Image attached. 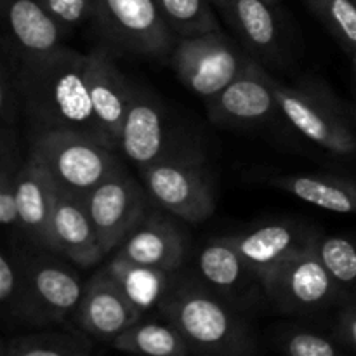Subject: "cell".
Listing matches in <instances>:
<instances>
[{
  "mask_svg": "<svg viewBox=\"0 0 356 356\" xmlns=\"http://www.w3.org/2000/svg\"><path fill=\"white\" fill-rule=\"evenodd\" d=\"M21 111L31 136L72 131L90 136L113 148L92 110L89 92V54L59 47L51 54L21 59Z\"/></svg>",
  "mask_w": 356,
  "mask_h": 356,
  "instance_id": "1",
  "label": "cell"
},
{
  "mask_svg": "<svg viewBox=\"0 0 356 356\" xmlns=\"http://www.w3.org/2000/svg\"><path fill=\"white\" fill-rule=\"evenodd\" d=\"M159 315L179 329L193 355L250 356L259 351L245 315L209 291L193 271H177Z\"/></svg>",
  "mask_w": 356,
  "mask_h": 356,
  "instance_id": "2",
  "label": "cell"
},
{
  "mask_svg": "<svg viewBox=\"0 0 356 356\" xmlns=\"http://www.w3.org/2000/svg\"><path fill=\"white\" fill-rule=\"evenodd\" d=\"M76 268L58 252L23 247V284L10 320L31 329L75 323L86 289Z\"/></svg>",
  "mask_w": 356,
  "mask_h": 356,
  "instance_id": "3",
  "label": "cell"
},
{
  "mask_svg": "<svg viewBox=\"0 0 356 356\" xmlns=\"http://www.w3.org/2000/svg\"><path fill=\"white\" fill-rule=\"evenodd\" d=\"M284 120L302 138L336 156H356V113L329 87L305 79L284 83L271 76Z\"/></svg>",
  "mask_w": 356,
  "mask_h": 356,
  "instance_id": "4",
  "label": "cell"
},
{
  "mask_svg": "<svg viewBox=\"0 0 356 356\" xmlns=\"http://www.w3.org/2000/svg\"><path fill=\"white\" fill-rule=\"evenodd\" d=\"M139 174L153 204L176 219L198 225L214 214V183L204 156L195 148L163 156L139 169Z\"/></svg>",
  "mask_w": 356,
  "mask_h": 356,
  "instance_id": "5",
  "label": "cell"
},
{
  "mask_svg": "<svg viewBox=\"0 0 356 356\" xmlns=\"http://www.w3.org/2000/svg\"><path fill=\"white\" fill-rule=\"evenodd\" d=\"M92 23L111 52L165 59L177 35L160 14L155 0H92Z\"/></svg>",
  "mask_w": 356,
  "mask_h": 356,
  "instance_id": "6",
  "label": "cell"
},
{
  "mask_svg": "<svg viewBox=\"0 0 356 356\" xmlns=\"http://www.w3.org/2000/svg\"><path fill=\"white\" fill-rule=\"evenodd\" d=\"M31 149L44 160L59 190L80 198L124 169L118 149L79 132L52 131L31 136Z\"/></svg>",
  "mask_w": 356,
  "mask_h": 356,
  "instance_id": "7",
  "label": "cell"
},
{
  "mask_svg": "<svg viewBox=\"0 0 356 356\" xmlns=\"http://www.w3.org/2000/svg\"><path fill=\"white\" fill-rule=\"evenodd\" d=\"M256 59L222 30L177 38L169 65L179 82L202 99L221 92Z\"/></svg>",
  "mask_w": 356,
  "mask_h": 356,
  "instance_id": "8",
  "label": "cell"
},
{
  "mask_svg": "<svg viewBox=\"0 0 356 356\" xmlns=\"http://www.w3.org/2000/svg\"><path fill=\"white\" fill-rule=\"evenodd\" d=\"M263 287L268 305L282 315L313 316L350 301L315 247L273 268L263 278Z\"/></svg>",
  "mask_w": 356,
  "mask_h": 356,
  "instance_id": "9",
  "label": "cell"
},
{
  "mask_svg": "<svg viewBox=\"0 0 356 356\" xmlns=\"http://www.w3.org/2000/svg\"><path fill=\"white\" fill-rule=\"evenodd\" d=\"M83 204L108 257L146 218L153 202L143 181L139 183L124 167L94 188L83 198Z\"/></svg>",
  "mask_w": 356,
  "mask_h": 356,
  "instance_id": "10",
  "label": "cell"
},
{
  "mask_svg": "<svg viewBox=\"0 0 356 356\" xmlns=\"http://www.w3.org/2000/svg\"><path fill=\"white\" fill-rule=\"evenodd\" d=\"M271 73L252 61L221 92L205 101L212 124L229 129H257L284 118Z\"/></svg>",
  "mask_w": 356,
  "mask_h": 356,
  "instance_id": "11",
  "label": "cell"
},
{
  "mask_svg": "<svg viewBox=\"0 0 356 356\" xmlns=\"http://www.w3.org/2000/svg\"><path fill=\"white\" fill-rule=\"evenodd\" d=\"M193 273L209 291L238 312L247 313L266 302L263 280L225 236L211 238L202 247Z\"/></svg>",
  "mask_w": 356,
  "mask_h": 356,
  "instance_id": "12",
  "label": "cell"
},
{
  "mask_svg": "<svg viewBox=\"0 0 356 356\" xmlns=\"http://www.w3.org/2000/svg\"><path fill=\"white\" fill-rule=\"evenodd\" d=\"M186 148L177 145L167 125L165 108L149 90L134 86L131 106L120 131L118 152L138 169L152 165L160 159Z\"/></svg>",
  "mask_w": 356,
  "mask_h": 356,
  "instance_id": "13",
  "label": "cell"
},
{
  "mask_svg": "<svg viewBox=\"0 0 356 356\" xmlns=\"http://www.w3.org/2000/svg\"><path fill=\"white\" fill-rule=\"evenodd\" d=\"M322 233L305 222L271 221L242 233L226 235L247 266L263 280L273 268L313 249Z\"/></svg>",
  "mask_w": 356,
  "mask_h": 356,
  "instance_id": "14",
  "label": "cell"
},
{
  "mask_svg": "<svg viewBox=\"0 0 356 356\" xmlns=\"http://www.w3.org/2000/svg\"><path fill=\"white\" fill-rule=\"evenodd\" d=\"M58 190L45 162L30 148L16 186L17 238L24 247L51 250V219Z\"/></svg>",
  "mask_w": 356,
  "mask_h": 356,
  "instance_id": "15",
  "label": "cell"
},
{
  "mask_svg": "<svg viewBox=\"0 0 356 356\" xmlns=\"http://www.w3.org/2000/svg\"><path fill=\"white\" fill-rule=\"evenodd\" d=\"M278 6L266 0H226L221 14L236 42L263 66H280L287 52V35Z\"/></svg>",
  "mask_w": 356,
  "mask_h": 356,
  "instance_id": "16",
  "label": "cell"
},
{
  "mask_svg": "<svg viewBox=\"0 0 356 356\" xmlns=\"http://www.w3.org/2000/svg\"><path fill=\"white\" fill-rule=\"evenodd\" d=\"M141 318H145L143 313L129 301L106 268L87 278L75 315L76 327L94 339L111 344Z\"/></svg>",
  "mask_w": 356,
  "mask_h": 356,
  "instance_id": "17",
  "label": "cell"
},
{
  "mask_svg": "<svg viewBox=\"0 0 356 356\" xmlns=\"http://www.w3.org/2000/svg\"><path fill=\"white\" fill-rule=\"evenodd\" d=\"M170 216L172 214L153 204L146 218L111 256L167 271L183 270L188 240Z\"/></svg>",
  "mask_w": 356,
  "mask_h": 356,
  "instance_id": "18",
  "label": "cell"
},
{
  "mask_svg": "<svg viewBox=\"0 0 356 356\" xmlns=\"http://www.w3.org/2000/svg\"><path fill=\"white\" fill-rule=\"evenodd\" d=\"M134 86L136 83L118 70L110 49L101 45L89 52V92L92 110L115 149H118V139L131 106Z\"/></svg>",
  "mask_w": 356,
  "mask_h": 356,
  "instance_id": "19",
  "label": "cell"
},
{
  "mask_svg": "<svg viewBox=\"0 0 356 356\" xmlns=\"http://www.w3.org/2000/svg\"><path fill=\"white\" fill-rule=\"evenodd\" d=\"M51 250L83 270L106 259L83 198L63 190H58L51 219Z\"/></svg>",
  "mask_w": 356,
  "mask_h": 356,
  "instance_id": "20",
  "label": "cell"
},
{
  "mask_svg": "<svg viewBox=\"0 0 356 356\" xmlns=\"http://www.w3.org/2000/svg\"><path fill=\"white\" fill-rule=\"evenodd\" d=\"M6 38L19 59L38 58L63 47L65 28L38 0H0Z\"/></svg>",
  "mask_w": 356,
  "mask_h": 356,
  "instance_id": "21",
  "label": "cell"
},
{
  "mask_svg": "<svg viewBox=\"0 0 356 356\" xmlns=\"http://www.w3.org/2000/svg\"><path fill=\"white\" fill-rule=\"evenodd\" d=\"M270 184L315 207L356 214V181L336 174H280Z\"/></svg>",
  "mask_w": 356,
  "mask_h": 356,
  "instance_id": "22",
  "label": "cell"
},
{
  "mask_svg": "<svg viewBox=\"0 0 356 356\" xmlns=\"http://www.w3.org/2000/svg\"><path fill=\"white\" fill-rule=\"evenodd\" d=\"M104 268L110 271L122 292L143 313V316L148 315L153 309L159 312L177 273V271H167L146 266V264L131 263V261L115 256L106 257Z\"/></svg>",
  "mask_w": 356,
  "mask_h": 356,
  "instance_id": "23",
  "label": "cell"
},
{
  "mask_svg": "<svg viewBox=\"0 0 356 356\" xmlns=\"http://www.w3.org/2000/svg\"><path fill=\"white\" fill-rule=\"evenodd\" d=\"M94 351V337L72 325L40 327L28 334H19L0 344L2 356H89Z\"/></svg>",
  "mask_w": 356,
  "mask_h": 356,
  "instance_id": "24",
  "label": "cell"
},
{
  "mask_svg": "<svg viewBox=\"0 0 356 356\" xmlns=\"http://www.w3.org/2000/svg\"><path fill=\"white\" fill-rule=\"evenodd\" d=\"M118 351L148 356H188L193 355L183 334L169 320H139L111 343Z\"/></svg>",
  "mask_w": 356,
  "mask_h": 356,
  "instance_id": "25",
  "label": "cell"
},
{
  "mask_svg": "<svg viewBox=\"0 0 356 356\" xmlns=\"http://www.w3.org/2000/svg\"><path fill=\"white\" fill-rule=\"evenodd\" d=\"M21 165L16 127L0 129V222L14 240L17 238L16 186Z\"/></svg>",
  "mask_w": 356,
  "mask_h": 356,
  "instance_id": "26",
  "label": "cell"
},
{
  "mask_svg": "<svg viewBox=\"0 0 356 356\" xmlns=\"http://www.w3.org/2000/svg\"><path fill=\"white\" fill-rule=\"evenodd\" d=\"M271 346L278 353L289 356H341L350 353L334 334L327 336L301 325L275 327Z\"/></svg>",
  "mask_w": 356,
  "mask_h": 356,
  "instance_id": "27",
  "label": "cell"
},
{
  "mask_svg": "<svg viewBox=\"0 0 356 356\" xmlns=\"http://www.w3.org/2000/svg\"><path fill=\"white\" fill-rule=\"evenodd\" d=\"M155 3L177 38L221 28L211 0H155Z\"/></svg>",
  "mask_w": 356,
  "mask_h": 356,
  "instance_id": "28",
  "label": "cell"
},
{
  "mask_svg": "<svg viewBox=\"0 0 356 356\" xmlns=\"http://www.w3.org/2000/svg\"><path fill=\"white\" fill-rule=\"evenodd\" d=\"M316 19L346 52L356 51V0H306Z\"/></svg>",
  "mask_w": 356,
  "mask_h": 356,
  "instance_id": "29",
  "label": "cell"
},
{
  "mask_svg": "<svg viewBox=\"0 0 356 356\" xmlns=\"http://www.w3.org/2000/svg\"><path fill=\"white\" fill-rule=\"evenodd\" d=\"M323 266L346 291L348 298L356 291V243L344 236H320L315 245Z\"/></svg>",
  "mask_w": 356,
  "mask_h": 356,
  "instance_id": "30",
  "label": "cell"
},
{
  "mask_svg": "<svg viewBox=\"0 0 356 356\" xmlns=\"http://www.w3.org/2000/svg\"><path fill=\"white\" fill-rule=\"evenodd\" d=\"M21 59L14 52L13 45L3 38L2 58H0V129L16 127L17 113L21 110L19 73Z\"/></svg>",
  "mask_w": 356,
  "mask_h": 356,
  "instance_id": "31",
  "label": "cell"
},
{
  "mask_svg": "<svg viewBox=\"0 0 356 356\" xmlns=\"http://www.w3.org/2000/svg\"><path fill=\"white\" fill-rule=\"evenodd\" d=\"M23 284V247L10 243L0 254V306L6 318H13Z\"/></svg>",
  "mask_w": 356,
  "mask_h": 356,
  "instance_id": "32",
  "label": "cell"
},
{
  "mask_svg": "<svg viewBox=\"0 0 356 356\" xmlns=\"http://www.w3.org/2000/svg\"><path fill=\"white\" fill-rule=\"evenodd\" d=\"M59 24L72 33L73 30L92 19V0H38Z\"/></svg>",
  "mask_w": 356,
  "mask_h": 356,
  "instance_id": "33",
  "label": "cell"
},
{
  "mask_svg": "<svg viewBox=\"0 0 356 356\" xmlns=\"http://www.w3.org/2000/svg\"><path fill=\"white\" fill-rule=\"evenodd\" d=\"M332 334L348 351L356 353V301L350 299L339 306Z\"/></svg>",
  "mask_w": 356,
  "mask_h": 356,
  "instance_id": "34",
  "label": "cell"
},
{
  "mask_svg": "<svg viewBox=\"0 0 356 356\" xmlns=\"http://www.w3.org/2000/svg\"><path fill=\"white\" fill-rule=\"evenodd\" d=\"M211 2L214 3V7H216V9H221V7L225 6V2H226V0H211Z\"/></svg>",
  "mask_w": 356,
  "mask_h": 356,
  "instance_id": "35",
  "label": "cell"
},
{
  "mask_svg": "<svg viewBox=\"0 0 356 356\" xmlns=\"http://www.w3.org/2000/svg\"><path fill=\"white\" fill-rule=\"evenodd\" d=\"M351 56H353V68H355V73H356V51Z\"/></svg>",
  "mask_w": 356,
  "mask_h": 356,
  "instance_id": "36",
  "label": "cell"
},
{
  "mask_svg": "<svg viewBox=\"0 0 356 356\" xmlns=\"http://www.w3.org/2000/svg\"><path fill=\"white\" fill-rule=\"evenodd\" d=\"M266 2L273 3V6H278V2H280V0H266Z\"/></svg>",
  "mask_w": 356,
  "mask_h": 356,
  "instance_id": "37",
  "label": "cell"
},
{
  "mask_svg": "<svg viewBox=\"0 0 356 356\" xmlns=\"http://www.w3.org/2000/svg\"><path fill=\"white\" fill-rule=\"evenodd\" d=\"M351 299H355V301H356V291H355V294L351 296Z\"/></svg>",
  "mask_w": 356,
  "mask_h": 356,
  "instance_id": "38",
  "label": "cell"
}]
</instances>
